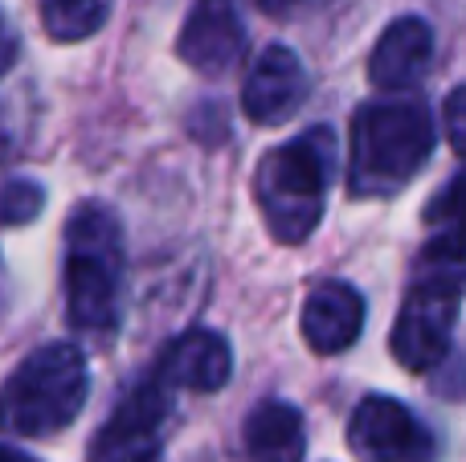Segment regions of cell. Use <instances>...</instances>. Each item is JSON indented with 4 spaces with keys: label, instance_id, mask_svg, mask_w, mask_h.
<instances>
[{
    "label": "cell",
    "instance_id": "1",
    "mask_svg": "<svg viewBox=\"0 0 466 462\" xmlns=\"http://www.w3.org/2000/svg\"><path fill=\"white\" fill-rule=\"evenodd\" d=\"M86 393V357L74 344H46L29 352L0 385V430L16 438H49L82 414Z\"/></svg>",
    "mask_w": 466,
    "mask_h": 462
},
{
    "label": "cell",
    "instance_id": "2",
    "mask_svg": "<svg viewBox=\"0 0 466 462\" xmlns=\"http://www.w3.org/2000/svg\"><path fill=\"white\" fill-rule=\"evenodd\" d=\"M434 119L418 98L369 103L352 119V188L389 196L418 176L434 152Z\"/></svg>",
    "mask_w": 466,
    "mask_h": 462
},
{
    "label": "cell",
    "instance_id": "3",
    "mask_svg": "<svg viewBox=\"0 0 466 462\" xmlns=\"http://www.w3.org/2000/svg\"><path fill=\"white\" fill-rule=\"evenodd\" d=\"M123 234L111 209L86 201L66 221V311L82 332H111L119 319Z\"/></svg>",
    "mask_w": 466,
    "mask_h": 462
},
{
    "label": "cell",
    "instance_id": "4",
    "mask_svg": "<svg viewBox=\"0 0 466 462\" xmlns=\"http://www.w3.org/2000/svg\"><path fill=\"white\" fill-rule=\"evenodd\" d=\"M331 164H336V152H331L328 127L311 131L307 139H295V144L274 147L262 160L254 193H258V209H262L266 226H270V234L279 242L295 246L319 226Z\"/></svg>",
    "mask_w": 466,
    "mask_h": 462
},
{
    "label": "cell",
    "instance_id": "5",
    "mask_svg": "<svg viewBox=\"0 0 466 462\" xmlns=\"http://www.w3.org/2000/svg\"><path fill=\"white\" fill-rule=\"evenodd\" d=\"M168 385L160 377L139 381L127 397L115 406L103 430L90 442V462H160L164 422H168Z\"/></svg>",
    "mask_w": 466,
    "mask_h": 462
},
{
    "label": "cell",
    "instance_id": "6",
    "mask_svg": "<svg viewBox=\"0 0 466 462\" xmlns=\"http://www.w3.org/2000/svg\"><path fill=\"white\" fill-rule=\"evenodd\" d=\"M348 447L364 462H430L434 434L418 422L413 409L393 397H364L348 422Z\"/></svg>",
    "mask_w": 466,
    "mask_h": 462
},
{
    "label": "cell",
    "instance_id": "7",
    "mask_svg": "<svg viewBox=\"0 0 466 462\" xmlns=\"http://www.w3.org/2000/svg\"><path fill=\"white\" fill-rule=\"evenodd\" d=\"M454 319H459V295L413 283L410 299H405L401 316L393 324V336H389V348H393L397 365H405L410 373L434 368L451 352Z\"/></svg>",
    "mask_w": 466,
    "mask_h": 462
},
{
    "label": "cell",
    "instance_id": "8",
    "mask_svg": "<svg viewBox=\"0 0 466 462\" xmlns=\"http://www.w3.org/2000/svg\"><path fill=\"white\" fill-rule=\"evenodd\" d=\"M246 49V25L233 0H193L185 16V29L177 37L180 62H188L197 74H229Z\"/></svg>",
    "mask_w": 466,
    "mask_h": 462
},
{
    "label": "cell",
    "instance_id": "9",
    "mask_svg": "<svg viewBox=\"0 0 466 462\" xmlns=\"http://www.w3.org/2000/svg\"><path fill=\"white\" fill-rule=\"evenodd\" d=\"M307 103V70L287 45H266L258 62L249 65L246 86H241V106L254 123L279 127L295 119L299 106Z\"/></svg>",
    "mask_w": 466,
    "mask_h": 462
},
{
    "label": "cell",
    "instance_id": "10",
    "mask_svg": "<svg viewBox=\"0 0 466 462\" xmlns=\"http://www.w3.org/2000/svg\"><path fill=\"white\" fill-rule=\"evenodd\" d=\"M364 327V299L356 286L328 278L307 291L303 303V340L319 357H336V352L352 348L356 336Z\"/></svg>",
    "mask_w": 466,
    "mask_h": 462
},
{
    "label": "cell",
    "instance_id": "11",
    "mask_svg": "<svg viewBox=\"0 0 466 462\" xmlns=\"http://www.w3.org/2000/svg\"><path fill=\"white\" fill-rule=\"evenodd\" d=\"M233 373V352L226 336L209 332V327H193L180 340L168 344V352L160 357V377L168 389H193V393H218L226 389Z\"/></svg>",
    "mask_w": 466,
    "mask_h": 462
},
{
    "label": "cell",
    "instance_id": "12",
    "mask_svg": "<svg viewBox=\"0 0 466 462\" xmlns=\"http://www.w3.org/2000/svg\"><path fill=\"white\" fill-rule=\"evenodd\" d=\"M434 57V33L421 16H401L380 33L377 49L369 57V78L380 90H410L426 78Z\"/></svg>",
    "mask_w": 466,
    "mask_h": 462
},
{
    "label": "cell",
    "instance_id": "13",
    "mask_svg": "<svg viewBox=\"0 0 466 462\" xmlns=\"http://www.w3.org/2000/svg\"><path fill=\"white\" fill-rule=\"evenodd\" d=\"M246 450L254 462H303L307 434L303 417L287 401H262L246 417Z\"/></svg>",
    "mask_w": 466,
    "mask_h": 462
},
{
    "label": "cell",
    "instance_id": "14",
    "mask_svg": "<svg viewBox=\"0 0 466 462\" xmlns=\"http://www.w3.org/2000/svg\"><path fill=\"white\" fill-rule=\"evenodd\" d=\"M418 286H434L446 295L466 291V234H434L426 250L418 254V270H413Z\"/></svg>",
    "mask_w": 466,
    "mask_h": 462
},
{
    "label": "cell",
    "instance_id": "15",
    "mask_svg": "<svg viewBox=\"0 0 466 462\" xmlns=\"http://www.w3.org/2000/svg\"><path fill=\"white\" fill-rule=\"evenodd\" d=\"M111 0H41V25L54 41H86L106 25Z\"/></svg>",
    "mask_w": 466,
    "mask_h": 462
},
{
    "label": "cell",
    "instance_id": "16",
    "mask_svg": "<svg viewBox=\"0 0 466 462\" xmlns=\"http://www.w3.org/2000/svg\"><path fill=\"white\" fill-rule=\"evenodd\" d=\"M426 226H434L438 234H466V172L434 193V201L426 205Z\"/></svg>",
    "mask_w": 466,
    "mask_h": 462
},
{
    "label": "cell",
    "instance_id": "17",
    "mask_svg": "<svg viewBox=\"0 0 466 462\" xmlns=\"http://www.w3.org/2000/svg\"><path fill=\"white\" fill-rule=\"evenodd\" d=\"M46 209V188L37 180H8L0 188V226H29Z\"/></svg>",
    "mask_w": 466,
    "mask_h": 462
},
{
    "label": "cell",
    "instance_id": "18",
    "mask_svg": "<svg viewBox=\"0 0 466 462\" xmlns=\"http://www.w3.org/2000/svg\"><path fill=\"white\" fill-rule=\"evenodd\" d=\"M442 119H446V139H451L454 156L466 160V82L454 86L446 95V106H442Z\"/></svg>",
    "mask_w": 466,
    "mask_h": 462
},
{
    "label": "cell",
    "instance_id": "19",
    "mask_svg": "<svg viewBox=\"0 0 466 462\" xmlns=\"http://www.w3.org/2000/svg\"><path fill=\"white\" fill-rule=\"evenodd\" d=\"M13 54H16V37H13V29H8V21L0 16V74L8 70V62H13Z\"/></svg>",
    "mask_w": 466,
    "mask_h": 462
},
{
    "label": "cell",
    "instance_id": "20",
    "mask_svg": "<svg viewBox=\"0 0 466 462\" xmlns=\"http://www.w3.org/2000/svg\"><path fill=\"white\" fill-rule=\"evenodd\" d=\"M262 13H290V8L299 5V0H254Z\"/></svg>",
    "mask_w": 466,
    "mask_h": 462
},
{
    "label": "cell",
    "instance_id": "21",
    "mask_svg": "<svg viewBox=\"0 0 466 462\" xmlns=\"http://www.w3.org/2000/svg\"><path fill=\"white\" fill-rule=\"evenodd\" d=\"M0 462H37V458L25 455V450H16V447H0Z\"/></svg>",
    "mask_w": 466,
    "mask_h": 462
}]
</instances>
